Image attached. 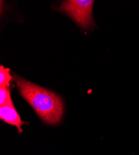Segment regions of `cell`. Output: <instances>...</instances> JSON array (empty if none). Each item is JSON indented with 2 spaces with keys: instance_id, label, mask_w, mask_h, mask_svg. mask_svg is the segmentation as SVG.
Instances as JSON below:
<instances>
[{
  "instance_id": "6da1fadb",
  "label": "cell",
  "mask_w": 139,
  "mask_h": 155,
  "mask_svg": "<svg viewBox=\"0 0 139 155\" xmlns=\"http://www.w3.org/2000/svg\"><path fill=\"white\" fill-rule=\"evenodd\" d=\"M18 89L41 119L48 124L59 123L64 112V106L60 97L40 86L15 75Z\"/></svg>"
},
{
  "instance_id": "7a4b0ae2",
  "label": "cell",
  "mask_w": 139,
  "mask_h": 155,
  "mask_svg": "<svg viewBox=\"0 0 139 155\" xmlns=\"http://www.w3.org/2000/svg\"><path fill=\"white\" fill-rule=\"evenodd\" d=\"M93 0H69L61 3L58 10L68 14L75 22L84 29L95 25L92 16Z\"/></svg>"
},
{
  "instance_id": "3957f363",
  "label": "cell",
  "mask_w": 139,
  "mask_h": 155,
  "mask_svg": "<svg viewBox=\"0 0 139 155\" xmlns=\"http://www.w3.org/2000/svg\"><path fill=\"white\" fill-rule=\"evenodd\" d=\"M0 118L4 122L17 127L18 133L22 132L21 125L24 124L14 105H7L0 107Z\"/></svg>"
},
{
  "instance_id": "277c9868",
  "label": "cell",
  "mask_w": 139,
  "mask_h": 155,
  "mask_svg": "<svg viewBox=\"0 0 139 155\" xmlns=\"http://www.w3.org/2000/svg\"><path fill=\"white\" fill-rule=\"evenodd\" d=\"M11 80L12 76L10 74V70L5 68L2 65L0 67V87H9Z\"/></svg>"
},
{
  "instance_id": "5b68a950",
  "label": "cell",
  "mask_w": 139,
  "mask_h": 155,
  "mask_svg": "<svg viewBox=\"0 0 139 155\" xmlns=\"http://www.w3.org/2000/svg\"><path fill=\"white\" fill-rule=\"evenodd\" d=\"M14 105L11 98L9 87H0V107Z\"/></svg>"
}]
</instances>
